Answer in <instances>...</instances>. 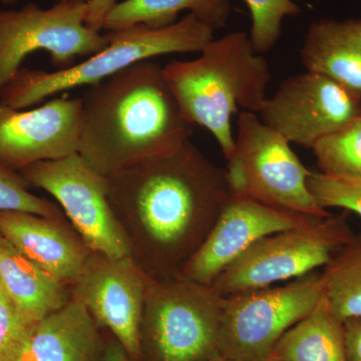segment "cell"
<instances>
[{
    "label": "cell",
    "mask_w": 361,
    "mask_h": 361,
    "mask_svg": "<svg viewBox=\"0 0 361 361\" xmlns=\"http://www.w3.org/2000/svg\"><path fill=\"white\" fill-rule=\"evenodd\" d=\"M322 280L329 310L338 319L361 318V231L332 256Z\"/></svg>",
    "instance_id": "44dd1931"
},
{
    "label": "cell",
    "mask_w": 361,
    "mask_h": 361,
    "mask_svg": "<svg viewBox=\"0 0 361 361\" xmlns=\"http://www.w3.org/2000/svg\"><path fill=\"white\" fill-rule=\"evenodd\" d=\"M226 169L230 192L263 205L312 217L331 215L318 205L304 167L290 142L255 113L241 111Z\"/></svg>",
    "instance_id": "8992f818"
},
{
    "label": "cell",
    "mask_w": 361,
    "mask_h": 361,
    "mask_svg": "<svg viewBox=\"0 0 361 361\" xmlns=\"http://www.w3.org/2000/svg\"><path fill=\"white\" fill-rule=\"evenodd\" d=\"M250 11V39L258 54L271 51L282 32V25L288 16L300 13L295 0H245Z\"/></svg>",
    "instance_id": "603a6c76"
},
{
    "label": "cell",
    "mask_w": 361,
    "mask_h": 361,
    "mask_svg": "<svg viewBox=\"0 0 361 361\" xmlns=\"http://www.w3.org/2000/svg\"><path fill=\"white\" fill-rule=\"evenodd\" d=\"M343 326L348 361H361V318L344 320Z\"/></svg>",
    "instance_id": "83f0119b"
},
{
    "label": "cell",
    "mask_w": 361,
    "mask_h": 361,
    "mask_svg": "<svg viewBox=\"0 0 361 361\" xmlns=\"http://www.w3.org/2000/svg\"><path fill=\"white\" fill-rule=\"evenodd\" d=\"M200 54L192 61H170L164 75L188 122L208 130L228 160L235 147L232 116L240 109L262 110L269 65L244 32L212 39Z\"/></svg>",
    "instance_id": "3957f363"
},
{
    "label": "cell",
    "mask_w": 361,
    "mask_h": 361,
    "mask_svg": "<svg viewBox=\"0 0 361 361\" xmlns=\"http://www.w3.org/2000/svg\"><path fill=\"white\" fill-rule=\"evenodd\" d=\"M353 236L348 211L313 218L299 227L258 240L228 266L210 287L217 295L228 297L302 277L324 267Z\"/></svg>",
    "instance_id": "52a82bcc"
},
{
    "label": "cell",
    "mask_w": 361,
    "mask_h": 361,
    "mask_svg": "<svg viewBox=\"0 0 361 361\" xmlns=\"http://www.w3.org/2000/svg\"><path fill=\"white\" fill-rule=\"evenodd\" d=\"M323 295L322 273L313 271L284 286L223 297L220 355L237 361L266 360Z\"/></svg>",
    "instance_id": "ba28073f"
},
{
    "label": "cell",
    "mask_w": 361,
    "mask_h": 361,
    "mask_svg": "<svg viewBox=\"0 0 361 361\" xmlns=\"http://www.w3.org/2000/svg\"><path fill=\"white\" fill-rule=\"evenodd\" d=\"M73 1H82V2H87V0H73Z\"/></svg>",
    "instance_id": "d6a6232c"
},
{
    "label": "cell",
    "mask_w": 361,
    "mask_h": 361,
    "mask_svg": "<svg viewBox=\"0 0 361 361\" xmlns=\"http://www.w3.org/2000/svg\"><path fill=\"white\" fill-rule=\"evenodd\" d=\"M35 323L26 319L0 284V361H9Z\"/></svg>",
    "instance_id": "484cf974"
},
{
    "label": "cell",
    "mask_w": 361,
    "mask_h": 361,
    "mask_svg": "<svg viewBox=\"0 0 361 361\" xmlns=\"http://www.w3.org/2000/svg\"><path fill=\"white\" fill-rule=\"evenodd\" d=\"M106 361H134L110 332H108Z\"/></svg>",
    "instance_id": "f1b7e54d"
},
{
    "label": "cell",
    "mask_w": 361,
    "mask_h": 361,
    "mask_svg": "<svg viewBox=\"0 0 361 361\" xmlns=\"http://www.w3.org/2000/svg\"><path fill=\"white\" fill-rule=\"evenodd\" d=\"M146 273L130 256L90 252L71 287V298L84 305L102 329L110 332L134 361L141 360L140 327Z\"/></svg>",
    "instance_id": "7c38bea8"
},
{
    "label": "cell",
    "mask_w": 361,
    "mask_h": 361,
    "mask_svg": "<svg viewBox=\"0 0 361 361\" xmlns=\"http://www.w3.org/2000/svg\"><path fill=\"white\" fill-rule=\"evenodd\" d=\"M108 331L71 298L26 332L9 361H106Z\"/></svg>",
    "instance_id": "2e32d148"
},
{
    "label": "cell",
    "mask_w": 361,
    "mask_h": 361,
    "mask_svg": "<svg viewBox=\"0 0 361 361\" xmlns=\"http://www.w3.org/2000/svg\"><path fill=\"white\" fill-rule=\"evenodd\" d=\"M210 361H237V360H229V358L223 357V356H218V357L214 358V360Z\"/></svg>",
    "instance_id": "f546056e"
},
{
    "label": "cell",
    "mask_w": 361,
    "mask_h": 361,
    "mask_svg": "<svg viewBox=\"0 0 361 361\" xmlns=\"http://www.w3.org/2000/svg\"><path fill=\"white\" fill-rule=\"evenodd\" d=\"M311 149L322 174L361 179V114Z\"/></svg>",
    "instance_id": "7402d4cb"
},
{
    "label": "cell",
    "mask_w": 361,
    "mask_h": 361,
    "mask_svg": "<svg viewBox=\"0 0 361 361\" xmlns=\"http://www.w3.org/2000/svg\"><path fill=\"white\" fill-rule=\"evenodd\" d=\"M307 185L318 205L324 210L341 208L361 218V179L310 172Z\"/></svg>",
    "instance_id": "cb8c5ba5"
},
{
    "label": "cell",
    "mask_w": 361,
    "mask_h": 361,
    "mask_svg": "<svg viewBox=\"0 0 361 361\" xmlns=\"http://www.w3.org/2000/svg\"><path fill=\"white\" fill-rule=\"evenodd\" d=\"M118 0H87L85 25L94 32L104 30V21Z\"/></svg>",
    "instance_id": "4316f807"
},
{
    "label": "cell",
    "mask_w": 361,
    "mask_h": 361,
    "mask_svg": "<svg viewBox=\"0 0 361 361\" xmlns=\"http://www.w3.org/2000/svg\"><path fill=\"white\" fill-rule=\"evenodd\" d=\"M259 114L265 125L287 141L311 149L360 115L361 97L306 71L282 82Z\"/></svg>",
    "instance_id": "8fae6325"
},
{
    "label": "cell",
    "mask_w": 361,
    "mask_h": 361,
    "mask_svg": "<svg viewBox=\"0 0 361 361\" xmlns=\"http://www.w3.org/2000/svg\"><path fill=\"white\" fill-rule=\"evenodd\" d=\"M87 2L59 0L49 9L35 4L0 11V92L20 71L26 56L45 51L59 70L75 65L109 44L106 35L85 25Z\"/></svg>",
    "instance_id": "9c48e42d"
},
{
    "label": "cell",
    "mask_w": 361,
    "mask_h": 361,
    "mask_svg": "<svg viewBox=\"0 0 361 361\" xmlns=\"http://www.w3.org/2000/svg\"><path fill=\"white\" fill-rule=\"evenodd\" d=\"M313 218L316 217L272 208L231 194L210 234L179 275L210 286L258 240L299 227Z\"/></svg>",
    "instance_id": "5bb4252c"
},
{
    "label": "cell",
    "mask_w": 361,
    "mask_h": 361,
    "mask_svg": "<svg viewBox=\"0 0 361 361\" xmlns=\"http://www.w3.org/2000/svg\"><path fill=\"white\" fill-rule=\"evenodd\" d=\"M214 32L192 13L167 27L139 25L108 32L109 44L104 49L70 68L56 71L20 68L0 92V104L25 110L66 90L99 84L140 61L201 52L214 39Z\"/></svg>",
    "instance_id": "277c9868"
},
{
    "label": "cell",
    "mask_w": 361,
    "mask_h": 361,
    "mask_svg": "<svg viewBox=\"0 0 361 361\" xmlns=\"http://www.w3.org/2000/svg\"><path fill=\"white\" fill-rule=\"evenodd\" d=\"M0 211H23L49 218L65 217L58 205L30 192L20 172L0 161Z\"/></svg>",
    "instance_id": "d4e9b609"
},
{
    "label": "cell",
    "mask_w": 361,
    "mask_h": 361,
    "mask_svg": "<svg viewBox=\"0 0 361 361\" xmlns=\"http://www.w3.org/2000/svg\"><path fill=\"white\" fill-rule=\"evenodd\" d=\"M0 284L32 323L61 310L71 299V287L37 267L1 234Z\"/></svg>",
    "instance_id": "ac0fdd59"
},
{
    "label": "cell",
    "mask_w": 361,
    "mask_h": 361,
    "mask_svg": "<svg viewBox=\"0 0 361 361\" xmlns=\"http://www.w3.org/2000/svg\"><path fill=\"white\" fill-rule=\"evenodd\" d=\"M300 56L306 71L324 75L361 97V18L311 23Z\"/></svg>",
    "instance_id": "e0dca14e"
},
{
    "label": "cell",
    "mask_w": 361,
    "mask_h": 361,
    "mask_svg": "<svg viewBox=\"0 0 361 361\" xmlns=\"http://www.w3.org/2000/svg\"><path fill=\"white\" fill-rule=\"evenodd\" d=\"M223 297L177 275L146 274L140 361H210L220 356Z\"/></svg>",
    "instance_id": "5b68a950"
},
{
    "label": "cell",
    "mask_w": 361,
    "mask_h": 361,
    "mask_svg": "<svg viewBox=\"0 0 361 361\" xmlns=\"http://www.w3.org/2000/svg\"><path fill=\"white\" fill-rule=\"evenodd\" d=\"M106 179L109 201L130 257L159 279L180 274L231 195L226 170L191 140Z\"/></svg>",
    "instance_id": "6da1fadb"
},
{
    "label": "cell",
    "mask_w": 361,
    "mask_h": 361,
    "mask_svg": "<svg viewBox=\"0 0 361 361\" xmlns=\"http://www.w3.org/2000/svg\"><path fill=\"white\" fill-rule=\"evenodd\" d=\"M28 186L51 194L85 244L111 257L130 256L123 228L109 201L108 179L80 154L39 161L20 171Z\"/></svg>",
    "instance_id": "30bf717a"
},
{
    "label": "cell",
    "mask_w": 361,
    "mask_h": 361,
    "mask_svg": "<svg viewBox=\"0 0 361 361\" xmlns=\"http://www.w3.org/2000/svg\"><path fill=\"white\" fill-rule=\"evenodd\" d=\"M270 356L285 361H348L343 322L329 310L324 295L280 338Z\"/></svg>",
    "instance_id": "ffe728a7"
},
{
    "label": "cell",
    "mask_w": 361,
    "mask_h": 361,
    "mask_svg": "<svg viewBox=\"0 0 361 361\" xmlns=\"http://www.w3.org/2000/svg\"><path fill=\"white\" fill-rule=\"evenodd\" d=\"M0 2H1V4H7V6H9V4H16V2H18V0H0Z\"/></svg>",
    "instance_id": "4dcf8cb0"
},
{
    "label": "cell",
    "mask_w": 361,
    "mask_h": 361,
    "mask_svg": "<svg viewBox=\"0 0 361 361\" xmlns=\"http://www.w3.org/2000/svg\"><path fill=\"white\" fill-rule=\"evenodd\" d=\"M0 234L37 267L71 288L92 252L66 217L0 211Z\"/></svg>",
    "instance_id": "9a60e30c"
},
{
    "label": "cell",
    "mask_w": 361,
    "mask_h": 361,
    "mask_svg": "<svg viewBox=\"0 0 361 361\" xmlns=\"http://www.w3.org/2000/svg\"><path fill=\"white\" fill-rule=\"evenodd\" d=\"M82 129L80 97H56L28 111L0 104V161L20 172L78 154Z\"/></svg>",
    "instance_id": "4fadbf2b"
},
{
    "label": "cell",
    "mask_w": 361,
    "mask_h": 361,
    "mask_svg": "<svg viewBox=\"0 0 361 361\" xmlns=\"http://www.w3.org/2000/svg\"><path fill=\"white\" fill-rule=\"evenodd\" d=\"M80 99L78 154L104 178L171 153L193 134L163 68L149 59L90 85Z\"/></svg>",
    "instance_id": "7a4b0ae2"
},
{
    "label": "cell",
    "mask_w": 361,
    "mask_h": 361,
    "mask_svg": "<svg viewBox=\"0 0 361 361\" xmlns=\"http://www.w3.org/2000/svg\"><path fill=\"white\" fill-rule=\"evenodd\" d=\"M262 361H285V360H278V358L271 357V356H269V357L266 358V360H262Z\"/></svg>",
    "instance_id": "1f68e13d"
},
{
    "label": "cell",
    "mask_w": 361,
    "mask_h": 361,
    "mask_svg": "<svg viewBox=\"0 0 361 361\" xmlns=\"http://www.w3.org/2000/svg\"><path fill=\"white\" fill-rule=\"evenodd\" d=\"M184 11L214 30H221L227 25L231 4L230 0H123L106 16L104 30L116 32L139 25L167 27L177 23L178 16Z\"/></svg>",
    "instance_id": "d6986e66"
}]
</instances>
